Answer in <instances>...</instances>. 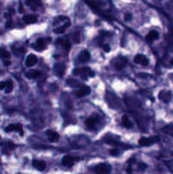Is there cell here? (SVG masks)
I'll return each instance as SVG.
<instances>
[{"instance_id":"44dd1931","label":"cell","mask_w":173,"mask_h":174,"mask_svg":"<svg viewBox=\"0 0 173 174\" xmlns=\"http://www.w3.org/2000/svg\"><path fill=\"white\" fill-rule=\"evenodd\" d=\"M69 26H70V21H68L65 22L62 26H59V27L55 28V29L53 30V32H54L56 34H61V33H64Z\"/></svg>"},{"instance_id":"e575fe53","label":"cell","mask_w":173,"mask_h":174,"mask_svg":"<svg viewBox=\"0 0 173 174\" xmlns=\"http://www.w3.org/2000/svg\"><path fill=\"white\" fill-rule=\"evenodd\" d=\"M10 65V61H5V62H4V65L7 66V65Z\"/></svg>"},{"instance_id":"8992f818","label":"cell","mask_w":173,"mask_h":174,"mask_svg":"<svg viewBox=\"0 0 173 174\" xmlns=\"http://www.w3.org/2000/svg\"><path fill=\"white\" fill-rule=\"evenodd\" d=\"M159 99L165 103H169L172 99V94L171 91H167V90L160 91L159 94Z\"/></svg>"},{"instance_id":"603a6c76","label":"cell","mask_w":173,"mask_h":174,"mask_svg":"<svg viewBox=\"0 0 173 174\" xmlns=\"http://www.w3.org/2000/svg\"><path fill=\"white\" fill-rule=\"evenodd\" d=\"M162 131L164 132H166V134L168 135H171V136H173V124H170V125H167L166 126Z\"/></svg>"},{"instance_id":"8fae6325","label":"cell","mask_w":173,"mask_h":174,"mask_svg":"<svg viewBox=\"0 0 173 174\" xmlns=\"http://www.w3.org/2000/svg\"><path fill=\"white\" fill-rule=\"evenodd\" d=\"M61 163L63 166L67 167H73L74 163H75V159L70 156V155H65L63 158H62V160H61Z\"/></svg>"},{"instance_id":"277c9868","label":"cell","mask_w":173,"mask_h":174,"mask_svg":"<svg viewBox=\"0 0 173 174\" xmlns=\"http://www.w3.org/2000/svg\"><path fill=\"white\" fill-rule=\"evenodd\" d=\"M98 122V118L97 116H92L90 117H88L86 121H85V126H86V128L88 129V130H93L96 128L97 127V124Z\"/></svg>"},{"instance_id":"9c48e42d","label":"cell","mask_w":173,"mask_h":174,"mask_svg":"<svg viewBox=\"0 0 173 174\" xmlns=\"http://www.w3.org/2000/svg\"><path fill=\"white\" fill-rule=\"evenodd\" d=\"M46 135L48 136V140L50 142H52V143L58 142L59 139H60V134L57 132H55V131L47 130L46 131Z\"/></svg>"},{"instance_id":"52a82bcc","label":"cell","mask_w":173,"mask_h":174,"mask_svg":"<svg viewBox=\"0 0 173 174\" xmlns=\"http://www.w3.org/2000/svg\"><path fill=\"white\" fill-rule=\"evenodd\" d=\"M133 60L136 64L143 65V66H146L149 64V59L143 54H137L133 59Z\"/></svg>"},{"instance_id":"836d02e7","label":"cell","mask_w":173,"mask_h":174,"mask_svg":"<svg viewBox=\"0 0 173 174\" xmlns=\"http://www.w3.org/2000/svg\"><path fill=\"white\" fill-rule=\"evenodd\" d=\"M127 173H132V167H131V165H129V167L127 168Z\"/></svg>"},{"instance_id":"cb8c5ba5","label":"cell","mask_w":173,"mask_h":174,"mask_svg":"<svg viewBox=\"0 0 173 174\" xmlns=\"http://www.w3.org/2000/svg\"><path fill=\"white\" fill-rule=\"evenodd\" d=\"M10 53L9 51L5 50L4 49H0V57L3 59H9L10 58Z\"/></svg>"},{"instance_id":"7a4b0ae2","label":"cell","mask_w":173,"mask_h":174,"mask_svg":"<svg viewBox=\"0 0 173 174\" xmlns=\"http://www.w3.org/2000/svg\"><path fill=\"white\" fill-rule=\"evenodd\" d=\"M96 174H110L111 172V166L108 163H100L94 168Z\"/></svg>"},{"instance_id":"ba28073f","label":"cell","mask_w":173,"mask_h":174,"mask_svg":"<svg viewBox=\"0 0 173 174\" xmlns=\"http://www.w3.org/2000/svg\"><path fill=\"white\" fill-rule=\"evenodd\" d=\"M65 70H66L65 65L62 64V63H57L53 66V71L57 74V76L60 77H62L64 76V73L65 72Z\"/></svg>"},{"instance_id":"9a60e30c","label":"cell","mask_w":173,"mask_h":174,"mask_svg":"<svg viewBox=\"0 0 173 174\" xmlns=\"http://www.w3.org/2000/svg\"><path fill=\"white\" fill-rule=\"evenodd\" d=\"M38 63V57L35 54H29L26 59V65L28 67L34 66Z\"/></svg>"},{"instance_id":"d6a6232c","label":"cell","mask_w":173,"mask_h":174,"mask_svg":"<svg viewBox=\"0 0 173 174\" xmlns=\"http://www.w3.org/2000/svg\"><path fill=\"white\" fill-rule=\"evenodd\" d=\"M11 23H12V22H11L10 20L6 22V24H5V27H6V28H9V27L11 26Z\"/></svg>"},{"instance_id":"f1b7e54d","label":"cell","mask_w":173,"mask_h":174,"mask_svg":"<svg viewBox=\"0 0 173 174\" xmlns=\"http://www.w3.org/2000/svg\"><path fill=\"white\" fill-rule=\"evenodd\" d=\"M103 49L106 53H109L110 51V47L109 44H105V45H103Z\"/></svg>"},{"instance_id":"5bb4252c","label":"cell","mask_w":173,"mask_h":174,"mask_svg":"<svg viewBox=\"0 0 173 174\" xmlns=\"http://www.w3.org/2000/svg\"><path fill=\"white\" fill-rule=\"evenodd\" d=\"M26 4L32 9L36 10L38 8L42 6V1L41 0H26Z\"/></svg>"},{"instance_id":"8d00e7d4","label":"cell","mask_w":173,"mask_h":174,"mask_svg":"<svg viewBox=\"0 0 173 174\" xmlns=\"http://www.w3.org/2000/svg\"><path fill=\"white\" fill-rule=\"evenodd\" d=\"M171 64H172V65H173V59H172V60H171Z\"/></svg>"},{"instance_id":"7c38bea8","label":"cell","mask_w":173,"mask_h":174,"mask_svg":"<svg viewBox=\"0 0 173 174\" xmlns=\"http://www.w3.org/2000/svg\"><path fill=\"white\" fill-rule=\"evenodd\" d=\"M32 166L34 168H36L37 170L43 172L44 171L46 168V163L43 160H32Z\"/></svg>"},{"instance_id":"d6986e66","label":"cell","mask_w":173,"mask_h":174,"mask_svg":"<svg viewBox=\"0 0 173 174\" xmlns=\"http://www.w3.org/2000/svg\"><path fill=\"white\" fill-rule=\"evenodd\" d=\"M90 59V54L88 50H83L79 55V60L81 62H87Z\"/></svg>"},{"instance_id":"7402d4cb","label":"cell","mask_w":173,"mask_h":174,"mask_svg":"<svg viewBox=\"0 0 173 174\" xmlns=\"http://www.w3.org/2000/svg\"><path fill=\"white\" fill-rule=\"evenodd\" d=\"M121 121H122V124H123V126L125 127H127V128H132V123L129 120V118H128V116L127 115H124L122 116Z\"/></svg>"},{"instance_id":"1f68e13d","label":"cell","mask_w":173,"mask_h":174,"mask_svg":"<svg viewBox=\"0 0 173 174\" xmlns=\"http://www.w3.org/2000/svg\"><path fill=\"white\" fill-rule=\"evenodd\" d=\"M118 154H119V151L117 150H110V155H117Z\"/></svg>"},{"instance_id":"83f0119b","label":"cell","mask_w":173,"mask_h":174,"mask_svg":"<svg viewBox=\"0 0 173 174\" xmlns=\"http://www.w3.org/2000/svg\"><path fill=\"white\" fill-rule=\"evenodd\" d=\"M166 167L169 168V170L173 173V160H169V161H166Z\"/></svg>"},{"instance_id":"3957f363","label":"cell","mask_w":173,"mask_h":174,"mask_svg":"<svg viewBox=\"0 0 173 174\" xmlns=\"http://www.w3.org/2000/svg\"><path fill=\"white\" fill-rule=\"evenodd\" d=\"M159 141L158 137H142L139 138L138 140V145L142 147H145V146H150V145H154L155 143H157Z\"/></svg>"},{"instance_id":"e0dca14e","label":"cell","mask_w":173,"mask_h":174,"mask_svg":"<svg viewBox=\"0 0 173 174\" xmlns=\"http://www.w3.org/2000/svg\"><path fill=\"white\" fill-rule=\"evenodd\" d=\"M42 75V72L38 70H31L26 74V77L28 79H36Z\"/></svg>"},{"instance_id":"4316f807","label":"cell","mask_w":173,"mask_h":174,"mask_svg":"<svg viewBox=\"0 0 173 174\" xmlns=\"http://www.w3.org/2000/svg\"><path fill=\"white\" fill-rule=\"evenodd\" d=\"M73 41L75 44H79L80 43V33L79 32H75V34L73 35Z\"/></svg>"},{"instance_id":"2e32d148","label":"cell","mask_w":173,"mask_h":174,"mask_svg":"<svg viewBox=\"0 0 173 174\" xmlns=\"http://www.w3.org/2000/svg\"><path fill=\"white\" fill-rule=\"evenodd\" d=\"M23 21L26 24H34L38 21V16L36 15H26L23 16Z\"/></svg>"},{"instance_id":"ac0fdd59","label":"cell","mask_w":173,"mask_h":174,"mask_svg":"<svg viewBox=\"0 0 173 174\" xmlns=\"http://www.w3.org/2000/svg\"><path fill=\"white\" fill-rule=\"evenodd\" d=\"M158 37H159L158 32H156V31L153 30V31H150V32L147 34V36H146V40H147L149 43H151V42L154 41L155 39H157Z\"/></svg>"},{"instance_id":"ffe728a7","label":"cell","mask_w":173,"mask_h":174,"mask_svg":"<svg viewBox=\"0 0 173 174\" xmlns=\"http://www.w3.org/2000/svg\"><path fill=\"white\" fill-rule=\"evenodd\" d=\"M56 44H60V46H62L65 50H69L70 49V44L68 42L67 40L65 39H63V38H58L57 41H56Z\"/></svg>"},{"instance_id":"484cf974","label":"cell","mask_w":173,"mask_h":174,"mask_svg":"<svg viewBox=\"0 0 173 174\" xmlns=\"http://www.w3.org/2000/svg\"><path fill=\"white\" fill-rule=\"evenodd\" d=\"M13 91V82L11 81H7V86L5 87V93L9 94Z\"/></svg>"},{"instance_id":"f546056e","label":"cell","mask_w":173,"mask_h":174,"mask_svg":"<svg viewBox=\"0 0 173 174\" xmlns=\"http://www.w3.org/2000/svg\"><path fill=\"white\" fill-rule=\"evenodd\" d=\"M6 86H7V82H0V90L5 89Z\"/></svg>"},{"instance_id":"d590c367","label":"cell","mask_w":173,"mask_h":174,"mask_svg":"<svg viewBox=\"0 0 173 174\" xmlns=\"http://www.w3.org/2000/svg\"><path fill=\"white\" fill-rule=\"evenodd\" d=\"M4 17H5V18H9V14H4Z\"/></svg>"},{"instance_id":"4dcf8cb0","label":"cell","mask_w":173,"mask_h":174,"mask_svg":"<svg viewBox=\"0 0 173 174\" xmlns=\"http://www.w3.org/2000/svg\"><path fill=\"white\" fill-rule=\"evenodd\" d=\"M131 19H132V15L131 14L128 13V14L125 15V21H131Z\"/></svg>"},{"instance_id":"30bf717a","label":"cell","mask_w":173,"mask_h":174,"mask_svg":"<svg viewBox=\"0 0 173 174\" xmlns=\"http://www.w3.org/2000/svg\"><path fill=\"white\" fill-rule=\"evenodd\" d=\"M91 92V88L88 86H85V85H83L82 87H80L76 92H75V95L77 96V97H84V96H86V95H88L90 94Z\"/></svg>"},{"instance_id":"5b68a950","label":"cell","mask_w":173,"mask_h":174,"mask_svg":"<svg viewBox=\"0 0 173 174\" xmlns=\"http://www.w3.org/2000/svg\"><path fill=\"white\" fill-rule=\"evenodd\" d=\"M4 131H5L6 132H20L21 136H23V134H24V132H23V129H22V125L20 123L10 124V125H9V126H7V127H5Z\"/></svg>"},{"instance_id":"6da1fadb","label":"cell","mask_w":173,"mask_h":174,"mask_svg":"<svg viewBox=\"0 0 173 174\" xmlns=\"http://www.w3.org/2000/svg\"><path fill=\"white\" fill-rule=\"evenodd\" d=\"M127 59L124 56H118L115 59H114L113 65L115 68L118 71H120L122 69H124L127 65Z\"/></svg>"},{"instance_id":"d4e9b609","label":"cell","mask_w":173,"mask_h":174,"mask_svg":"<svg viewBox=\"0 0 173 174\" xmlns=\"http://www.w3.org/2000/svg\"><path fill=\"white\" fill-rule=\"evenodd\" d=\"M67 84L68 85H70V87H80L81 86V83L78 82V81H76V80H73V79H69L67 81Z\"/></svg>"},{"instance_id":"4fadbf2b","label":"cell","mask_w":173,"mask_h":174,"mask_svg":"<svg viewBox=\"0 0 173 174\" xmlns=\"http://www.w3.org/2000/svg\"><path fill=\"white\" fill-rule=\"evenodd\" d=\"M46 47H47V44H46V41L44 38H38L36 44L33 45V48L38 51L44 50Z\"/></svg>"}]
</instances>
